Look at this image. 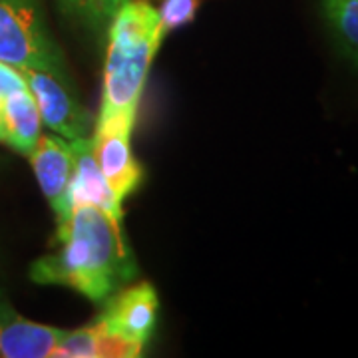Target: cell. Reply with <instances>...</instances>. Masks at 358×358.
<instances>
[{"instance_id":"cell-8","label":"cell","mask_w":358,"mask_h":358,"mask_svg":"<svg viewBox=\"0 0 358 358\" xmlns=\"http://www.w3.org/2000/svg\"><path fill=\"white\" fill-rule=\"evenodd\" d=\"M70 145L74 154V173H72V183H70L72 207L94 205L115 221H124V209H122L124 203L115 197L98 167L92 136L72 140Z\"/></svg>"},{"instance_id":"cell-7","label":"cell","mask_w":358,"mask_h":358,"mask_svg":"<svg viewBox=\"0 0 358 358\" xmlns=\"http://www.w3.org/2000/svg\"><path fill=\"white\" fill-rule=\"evenodd\" d=\"M40 189L56 217V233L64 229L72 217L70 183L74 173V154L70 141L56 134H42L36 148L28 155Z\"/></svg>"},{"instance_id":"cell-1","label":"cell","mask_w":358,"mask_h":358,"mask_svg":"<svg viewBox=\"0 0 358 358\" xmlns=\"http://www.w3.org/2000/svg\"><path fill=\"white\" fill-rule=\"evenodd\" d=\"M54 253L32 261L30 281L66 287L103 305L136 279L138 265L122 221L94 205H78L64 229L56 233Z\"/></svg>"},{"instance_id":"cell-11","label":"cell","mask_w":358,"mask_h":358,"mask_svg":"<svg viewBox=\"0 0 358 358\" xmlns=\"http://www.w3.org/2000/svg\"><path fill=\"white\" fill-rule=\"evenodd\" d=\"M141 352L138 346L106 334L92 320L86 327L64 331L54 358H136Z\"/></svg>"},{"instance_id":"cell-2","label":"cell","mask_w":358,"mask_h":358,"mask_svg":"<svg viewBox=\"0 0 358 358\" xmlns=\"http://www.w3.org/2000/svg\"><path fill=\"white\" fill-rule=\"evenodd\" d=\"M164 38L152 4L128 0L120 6L106 32L108 52L98 120L124 117L136 124L148 74Z\"/></svg>"},{"instance_id":"cell-9","label":"cell","mask_w":358,"mask_h":358,"mask_svg":"<svg viewBox=\"0 0 358 358\" xmlns=\"http://www.w3.org/2000/svg\"><path fill=\"white\" fill-rule=\"evenodd\" d=\"M64 329L34 322L0 303V358H54Z\"/></svg>"},{"instance_id":"cell-4","label":"cell","mask_w":358,"mask_h":358,"mask_svg":"<svg viewBox=\"0 0 358 358\" xmlns=\"http://www.w3.org/2000/svg\"><path fill=\"white\" fill-rule=\"evenodd\" d=\"M20 74L38 106L42 128L68 141L90 136L94 120L78 100L72 80L34 68H24Z\"/></svg>"},{"instance_id":"cell-6","label":"cell","mask_w":358,"mask_h":358,"mask_svg":"<svg viewBox=\"0 0 358 358\" xmlns=\"http://www.w3.org/2000/svg\"><path fill=\"white\" fill-rule=\"evenodd\" d=\"M131 122L124 117H110L96 120V128L92 134L98 167L122 203L138 189L143 179V167L136 159L131 148Z\"/></svg>"},{"instance_id":"cell-15","label":"cell","mask_w":358,"mask_h":358,"mask_svg":"<svg viewBox=\"0 0 358 358\" xmlns=\"http://www.w3.org/2000/svg\"><path fill=\"white\" fill-rule=\"evenodd\" d=\"M26 86V80L24 76L20 74V70L18 68H14L10 64H4V62H0V92L6 96V94H10L14 90H20Z\"/></svg>"},{"instance_id":"cell-12","label":"cell","mask_w":358,"mask_h":358,"mask_svg":"<svg viewBox=\"0 0 358 358\" xmlns=\"http://www.w3.org/2000/svg\"><path fill=\"white\" fill-rule=\"evenodd\" d=\"M124 2L128 0H56V6L70 24L106 38L108 26Z\"/></svg>"},{"instance_id":"cell-13","label":"cell","mask_w":358,"mask_h":358,"mask_svg":"<svg viewBox=\"0 0 358 358\" xmlns=\"http://www.w3.org/2000/svg\"><path fill=\"white\" fill-rule=\"evenodd\" d=\"M336 46L358 68V0H320Z\"/></svg>"},{"instance_id":"cell-3","label":"cell","mask_w":358,"mask_h":358,"mask_svg":"<svg viewBox=\"0 0 358 358\" xmlns=\"http://www.w3.org/2000/svg\"><path fill=\"white\" fill-rule=\"evenodd\" d=\"M0 62L70 80L64 52L48 28L44 0H0Z\"/></svg>"},{"instance_id":"cell-10","label":"cell","mask_w":358,"mask_h":358,"mask_svg":"<svg viewBox=\"0 0 358 358\" xmlns=\"http://www.w3.org/2000/svg\"><path fill=\"white\" fill-rule=\"evenodd\" d=\"M4 128L6 145L26 157L32 154L42 136V120L28 86L4 96Z\"/></svg>"},{"instance_id":"cell-14","label":"cell","mask_w":358,"mask_h":358,"mask_svg":"<svg viewBox=\"0 0 358 358\" xmlns=\"http://www.w3.org/2000/svg\"><path fill=\"white\" fill-rule=\"evenodd\" d=\"M199 2L201 0H164L162 8L157 10L162 34L167 36L169 32L193 22L199 10Z\"/></svg>"},{"instance_id":"cell-5","label":"cell","mask_w":358,"mask_h":358,"mask_svg":"<svg viewBox=\"0 0 358 358\" xmlns=\"http://www.w3.org/2000/svg\"><path fill=\"white\" fill-rule=\"evenodd\" d=\"M159 317V299L150 282L126 285L106 303L94 322L103 333L124 343L145 348L154 336Z\"/></svg>"},{"instance_id":"cell-16","label":"cell","mask_w":358,"mask_h":358,"mask_svg":"<svg viewBox=\"0 0 358 358\" xmlns=\"http://www.w3.org/2000/svg\"><path fill=\"white\" fill-rule=\"evenodd\" d=\"M0 143H6V128H4V94L0 92Z\"/></svg>"}]
</instances>
